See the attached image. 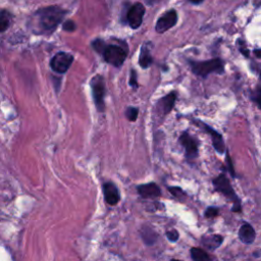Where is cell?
Returning <instances> with one entry per match:
<instances>
[{"label":"cell","mask_w":261,"mask_h":261,"mask_svg":"<svg viewBox=\"0 0 261 261\" xmlns=\"http://www.w3.org/2000/svg\"><path fill=\"white\" fill-rule=\"evenodd\" d=\"M139 115V109L136 107H128L126 111V116L130 121H135L137 118H138Z\"/></svg>","instance_id":"cell-19"},{"label":"cell","mask_w":261,"mask_h":261,"mask_svg":"<svg viewBox=\"0 0 261 261\" xmlns=\"http://www.w3.org/2000/svg\"><path fill=\"white\" fill-rule=\"evenodd\" d=\"M175 100H176V93L172 92L168 94L167 96H164V97L159 101L160 109L162 111V114L164 116L169 115L171 113V111L174 108Z\"/></svg>","instance_id":"cell-14"},{"label":"cell","mask_w":261,"mask_h":261,"mask_svg":"<svg viewBox=\"0 0 261 261\" xmlns=\"http://www.w3.org/2000/svg\"><path fill=\"white\" fill-rule=\"evenodd\" d=\"M10 13L6 10H0V32H4L10 25Z\"/></svg>","instance_id":"cell-17"},{"label":"cell","mask_w":261,"mask_h":261,"mask_svg":"<svg viewBox=\"0 0 261 261\" xmlns=\"http://www.w3.org/2000/svg\"><path fill=\"white\" fill-rule=\"evenodd\" d=\"M226 160H227V163H228L229 172L231 173V174H232V177H235V176H236V173H235V170H233L232 161V159H231V156H230L229 152H227V158H226Z\"/></svg>","instance_id":"cell-25"},{"label":"cell","mask_w":261,"mask_h":261,"mask_svg":"<svg viewBox=\"0 0 261 261\" xmlns=\"http://www.w3.org/2000/svg\"><path fill=\"white\" fill-rule=\"evenodd\" d=\"M103 193H104L105 201L112 206L116 205L120 199L118 189L114 183H111V182L105 183L103 185Z\"/></svg>","instance_id":"cell-11"},{"label":"cell","mask_w":261,"mask_h":261,"mask_svg":"<svg viewBox=\"0 0 261 261\" xmlns=\"http://www.w3.org/2000/svg\"><path fill=\"white\" fill-rule=\"evenodd\" d=\"M130 85H131L134 89H137V88H138V83H137V73H136V71H134V70L131 71Z\"/></svg>","instance_id":"cell-26"},{"label":"cell","mask_w":261,"mask_h":261,"mask_svg":"<svg viewBox=\"0 0 261 261\" xmlns=\"http://www.w3.org/2000/svg\"><path fill=\"white\" fill-rule=\"evenodd\" d=\"M213 185H214V188L217 192L224 194L227 198H229L231 201H232V203H233V207L232 209V211L240 212L242 210L241 201H240L239 197L237 196V194L235 193V191H233L232 187L231 186V183L228 180V177L226 176V174H219L217 177H215L213 180Z\"/></svg>","instance_id":"cell-2"},{"label":"cell","mask_w":261,"mask_h":261,"mask_svg":"<svg viewBox=\"0 0 261 261\" xmlns=\"http://www.w3.org/2000/svg\"><path fill=\"white\" fill-rule=\"evenodd\" d=\"M190 252L192 259L195 261H208L211 259L207 253L200 248H192Z\"/></svg>","instance_id":"cell-18"},{"label":"cell","mask_w":261,"mask_h":261,"mask_svg":"<svg viewBox=\"0 0 261 261\" xmlns=\"http://www.w3.org/2000/svg\"><path fill=\"white\" fill-rule=\"evenodd\" d=\"M167 238L171 242H176L178 240V232L175 230H171L167 232Z\"/></svg>","instance_id":"cell-24"},{"label":"cell","mask_w":261,"mask_h":261,"mask_svg":"<svg viewBox=\"0 0 261 261\" xmlns=\"http://www.w3.org/2000/svg\"><path fill=\"white\" fill-rule=\"evenodd\" d=\"M254 54L258 58H261V49H257V50H254Z\"/></svg>","instance_id":"cell-28"},{"label":"cell","mask_w":261,"mask_h":261,"mask_svg":"<svg viewBox=\"0 0 261 261\" xmlns=\"http://www.w3.org/2000/svg\"><path fill=\"white\" fill-rule=\"evenodd\" d=\"M224 241V238L219 235H213V236H207L202 239V244L209 250H214L218 248L222 245Z\"/></svg>","instance_id":"cell-15"},{"label":"cell","mask_w":261,"mask_h":261,"mask_svg":"<svg viewBox=\"0 0 261 261\" xmlns=\"http://www.w3.org/2000/svg\"><path fill=\"white\" fill-rule=\"evenodd\" d=\"M180 142L185 147L186 156L190 159L196 158L198 155V143L188 133H183L180 137Z\"/></svg>","instance_id":"cell-9"},{"label":"cell","mask_w":261,"mask_h":261,"mask_svg":"<svg viewBox=\"0 0 261 261\" xmlns=\"http://www.w3.org/2000/svg\"><path fill=\"white\" fill-rule=\"evenodd\" d=\"M176 21H177V13L175 10L172 9L167 11L158 19L155 27L156 32L157 33L167 32L176 24Z\"/></svg>","instance_id":"cell-7"},{"label":"cell","mask_w":261,"mask_h":261,"mask_svg":"<svg viewBox=\"0 0 261 261\" xmlns=\"http://www.w3.org/2000/svg\"><path fill=\"white\" fill-rule=\"evenodd\" d=\"M63 30L66 32H74L76 30V24L71 20L66 21L63 24Z\"/></svg>","instance_id":"cell-23"},{"label":"cell","mask_w":261,"mask_h":261,"mask_svg":"<svg viewBox=\"0 0 261 261\" xmlns=\"http://www.w3.org/2000/svg\"><path fill=\"white\" fill-rule=\"evenodd\" d=\"M139 63H140V66L143 68L149 67L150 64L152 63V57H151L150 49L148 48L147 44L142 46L141 53H140V58H139Z\"/></svg>","instance_id":"cell-16"},{"label":"cell","mask_w":261,"mask_h":261,"mask_svg":"<svg viewBox=\"0 0 261 261\" xmlns=\"http://www.w3.org/2000/svg\"><path fill=\"white\" fill-rule=\"evenodd\" d=\"M239 238L245 244L253 243L256 238L255 230L251 225L244 224L239 230Z\"/></svg>","instance_id":"cell-13"},{"label":"cell","mask_w":261,"mask_h":261,"mask_svg":"<svg viewBox=\"0 0 261 261\" xmlns=\"http://www.w3.org/2000/svg\"><path fill=\"white\" fill-rule=\"evenodd\" d=\"M198 125L202 126L203 129L210 135L211 139H212L213 147L217 151V152L219 154H224L226 148H225V143H224L222 135L219 134V133H217L215 130H213L211 127H209L207 125H205V123H203L202 121H198Z\"/></svg>","instance_id":"cell-10"},{"label":"cell","mask_w":261,"mask_h":261,"mask_svg":"<svg viewBox=\"0 0 261 261\" xmlns=\"http://www.w3.org/2000/svg\"><path fill=\"white\" fill-rule=\"evenodd\" d=\"M102 54L106 62L116 67L120 66L125 62L127 58L126 50L117 45H106Z\"/></svg>","instance_id":"cell-5"},{"label":"cell","mask_w":261,"mask_h":261,"mask_svg":"<svg viewBox=\"0 0 261 261\" xmlns=\"http://www.w3.org/2000/svg\"><path fill=\"white\" fill-rule=\"evenodd\" d=\"M105 46H106V44L103 42L102 40H96V41H94V42H93V47H94V49H95L96 51L100 52V53L103 52Z\"/></svg>","instance_id":"cell-22"},{"label":"cell","mask_w":261,"mask_h":261,"mask_svg":"<svg viewBox=\"0 0 261 261\" xmlns=\"http://www.w3.org/2000/svg\"><path fill=\"white\" fill-rule=\"evenodd\" d=\"M65 15V11L58 6H48L39 9L36 18L41 30L43 32H52L61 23Z\"/></svg>","instance_id":"cell-1"},{"label":"cell","mask_w":261,"mask_h":261,"mask_svg":"<svg viewBox=\"0 0 261 261\" xmlns=\"http://www.w3.org/2000/svg\"><path fill=\"white\" fill-rule=\"evenodd\" d=\"M74 61V57L70 53L58 52L54 56L50 61L52 70L58 74H64L68 71Z\"/></svg>","instance_id":"cell-6"},{"label":"cell","mask_w":261,"mask_h":261,"mask_svg":"<svg viewBox=\"0 0 261 261\" xmlns=\"http://www.w3.org/2000/svg\"><path fill=\"white\" fill-rule=\"evenodd\" d=\"M138 193L143 198H152L160 196L161 190L155 183H149V184L140 185L138 187Z\"/></svg>","instance_id":"cell-12"},{"label":"cell","mask_w":261,"mask_h":261,"mask_svg":"<svg viewBox=\"0 0 261 261\" xmlns=\"http://www.w3.org/2000/svg\"><path fill=\"white\" fill-rule=\"evenodd\" d=\"M169 190H170V192L174 197H176L178 199L183 200L184 197L186 196L185 192L181 188H178V187H171V188H169Z\"/></svg>","instance_id":"cell-21"},{"label":"cell","mask_w":261,"mask_h":261,"mask_svg":"<svg viewBox=\"0 0 261 261\" xmlns=\"http://www.w3.org/2000/svg\"><path fill=\"white\" fill-rule=\"evenodd\" d=\"M91 88L94 102L98 112H104L105 103H104V96H105V85L104 81L101 76H96L91 81Z\"/></svg>","instance_id":"cell-4"},{"label":"cell","mask_w":261,"mask_h":261,"mask_svg":"<svg viewBox=\"0 0 261 261\" xmlns=\"http://www.w3.org/2000/svg\"><path fill=\"white\" fill-rule=\"evenodd\" d=\"M191 68L193 73L202 78L207 77L210 73H224V62L221 59H211L206 61H191Z\"/></svg>","instance_id":"cell-3"},{"label":"cell","mask_w":261,"mask_h":261,"mask_svg":"<svg viewBox=\"0 0 261 261\" xmlns=\"http://www.w3.org/2000/svg\"><path fill=\"white\" fill-rule=\"evenodd\" d=\"M217 214H218V208L216 207H208L205 211V216L209 218L215 217Z\"/></svg>","instance_id":"cell-27"},{"label":"cell","mask_w":261,"mask_h":261,"mask_svg":"<svg viewBox=\"0 0 261 261\" xmlns=\"http://www.w3.org/2000/svg\"><path fill=\"white\" fill-rule=\"evenodd\" d=\"M145 7L142 3H136L128 11L127 20L132 29H138L143 22Z\"/></svg>","instance_id":"cell-8"},{"label":"cell","mask_w":261,"mask_h":261,"mask_svg":"<svg viewBox=\"0 0 261 261\" xmlns=\"http://www.w3.org/2000/svg\"><path fill=\"white\" fill-rule=\"evenodd\" d=\"M251 99L258 105V107L261 109V88L257 87L252 93H251Z\"/></svg>","instance_id":"cell-20"},{"label":"cell","mask_w":261,"mask_h":261,"mask_svg":"<svg viewBox=\"0 0 261 261\" xmlns=\"http://www.w3.org/2000/svg\"><path fill=\"white\" fill-rule=\"evenodd\" d=\"M190 1L193 2L194 4H198V3H201L203 1V0H190Z\"/></svg>","instance_id":"cell-29"}]
</instances>
